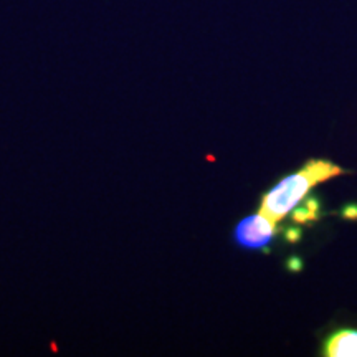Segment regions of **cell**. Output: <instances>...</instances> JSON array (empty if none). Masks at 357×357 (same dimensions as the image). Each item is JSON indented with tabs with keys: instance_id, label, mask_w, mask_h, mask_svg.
<instances>
[{
	"instance_id": "2",
	"label": "cell",
	"mask_w": 357,
	"mask_h": 357,
	"mask_svg": "<svg viewBox=\"0 0 357 357\" xmlns=\"http://www.w3.org/2000/svg\"><path fill=\"white\" fill-rule=\"evenodd\" d=\"M275 235L276 223L258 212L236 223L231 236L236 247L248 250V252L270 253V245L275 240Z\"/></svg>"
},
{
	"instance_id": "1",
	"label": "cell",
	"mask_w": 357,
	"mask_h": 357,
	"mask_svg": "<svg viewBox=\"0 0 357 357\" xmlns=\"http://www.w3.org/2000/svg\"><path fill=\"white\" fill-rule=\"evenodd\" d=\"M346 171L326 159H310L298 171L284 176L281 181L261 195L260 211L270 220L278 223L287 218L298 205L303 204L310 192L321 182L342 176Z\"/></svg>"
},
{
	"instance_id": "6",
	"label": "cell",
	"mask_w": 357,
	"mask_h": 357,
	"mask_svg": "<svg viewBox=\"0 0 357 357\" xmlns=\"http://www.w3.org/2000/svg\"><path fill=\"white\" fill-rule=\"evenodd\" d=\"M289 268H291L293 271H300V268H301V261L298 260V258H291V260H289Z\"/></svg>"
},
{
	"instance_id": "3",
	"label": "cell",
	"mask_w": 357,
	"mask_h": 357,
	"mask_svg": "<svg viewBox=\"0 0 357 357\" xmlns=\"http://www.w3.org/2000/svg\"><path fill=\"white\" fill-rule=\"evenodd\" d=\"M321 349V354L326 357H357V329H336L326 336Z\"/></svg>"
},
{
	"instance_id": "4",
	"label": "cell",
	"mask_w": 357,
	"mask_h": 357,
	"mask_svg": "<svg viewBox=\"0 0 357 357\" xmlns=\"http://www.w3.org/2000/svg\"><path fill=\"white\" fill-rule=\"evenodd\" d=\"M293 222L296 223H310L319 218V200L316 197H306L305 204H300L291 212Z\"/></svg>"
},
{
	"instance_id": "5",
	"label": "cell",
	"mask_w": 357,
	"mask_h": 357,
	"mask_svg": "<svg viewBox=\"0 0 357 357\" xmlns=\"http://www.w3.org/2000/svg\"><path fill=\"white\" fill-rule=\"evenodd\" d=\"M342 217L347 218V220H357V205L349 204L342 208Z\"/></svg>"
}]
</instances>
